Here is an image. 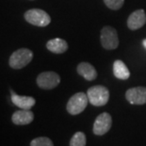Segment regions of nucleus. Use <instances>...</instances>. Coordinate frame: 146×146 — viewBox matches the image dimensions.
<instances>
[{
	"label": "nucleus",
	"instance_id": "12",
	"mask_svg": "<svg viewBox=\"0 0 146 146\" xmlns=\"http://www.w3.org/2000/svg\"><path fill=\"white\" fill-rule=\"evenodd\" d=\"M76 71L78 74L88 81H94L97 77V71L89 62H81L77 65Z\"/></svg>",
	"mask_w": 146,
	"mask_h": 146
},
{
	"label": "nucleus",
	"instance_id": "5",
	"mask_svg": "<svg viewBox=\"0 0 146 146\" xmlns=\"http://www.w3.org/2000/svg\"><path fill=\"white\" fill-rule=\"evenodd\" d=\"M101 44L107 50H113L119 45V39L116 29L112 27L106 26L101 30Z\"/></svg>",
	"mask_w": 146,
	"mask_h": 146
},
{
	"label": "nucleus",
	"instance_id": "6",
	"mask_svg": "<svg viewBox=\"0 0 146 146\" xmlns=\"http://www.w3.org/2000/svg\"><path fill=\"white\" fill-rule=\"evenodd\" d=\"M112 126V117L108 112L99 114L94 123L92 132L95 136H104Z\"/></svg>",
	"mask_w": 146,
	"mask_h": 146
},
{
	"label": "nucleus",
	"instance_id": "17",
	"mask_svg": "<svg viewBox=\"0 0 146 146\" xmlns=\"http://www.w3.org/2000/svg\"><path fill=\"white\" fill-rule=\"evenodd\" d=\"M104 3L108 9L113 11H117L120 10L123 6L125 0H104Z\"/></svg>",
	"mask_w": 146,
	"mask_h": 146
},
{
	"label": "nucleus",
	"instance_id": "1",
	"mask_svg": "<svg viewBox=\"0 0 146 146\" xmlns=\"http://www.w3.org/2000/svg\"><path fill=\"white\" fill-rule=\"evenodd\" d=\"M89 102L94 107H103L110 100V91L107 87L96 85L91 87L87 91Z\"/></svg>",
	"mask_w": 146,
	"mask_h": 146
},
{
	"label": "nucleus",
	"instance_id": "8",
	"mask_svg": "<svg viewBox=\"0 0 146 146\" xmlns=\"http://www.w3.org/2000/svg\"><path fill=\"white\" fill-rule=\"evenodd\" d=\"M125 99L131 105L146 104V87H134L125 92Z\"/></svg>",
	"mask_w": 146,
	"mask_h": 146
},
{
	"label": "nucleus",
	"instance_id": "9",
	"mask_svg": "<svg viewBox=\"0 0 146 146\" xmlns=\"http://www.w3.org/2000/svg\"><path fill=\"white\" fill-rule=\"evenodd\" d=\"M146 24V13L144 10H138L132 12L127 19V27L131 30L141 29Z\"/></svg>",
	"mask_w": 146,
	"mask_h": 146
},
{
	"label": "nucleus",
	"instance_id": "18",
	"mask_svg": "<svg viewBox=\"0 0 146 146\" xmlns=\"http://www.w3.org/2000/svg\"><path fill=\"white\" fill-rule=\"evenodd\" d=\"M142 44H143V46L146 48V39H144L143 41H142Z\"/></svg>",
	"mask_w": 146,
	"mask_h": 146
},
{
	"label": "nucleus",
	"instance_id": "4",
	"mask_svg": "<svg viewBox=\"0 0 146 146\" xmlns=\"http://www.w3.org/2000/svg\"><path fill=\"white\" fill-rule=\"evenodd\" d=\"M25 19L36 27H46L51 22V18L47 12L40 9L29 10L25 13Z\"/></svg>",
	"mask_w": 146,
	"mask_h": 146
},
{
	"label": "nucleus",
	"instance_id": "11",
	"mask_svg": "<svg viewBox=\"0 0 146 146\" xmlns=\"http://www.w3.org/2000/svg\"><path fill=\"white\" fill-rule=\"evenodd\" d=\"M11 102L21 110H31L36 103V100L31 96L18 95L13 91H11Z\"/></svg>",
	"mask_w": 146,
	"mask_h": 146
},
{
	"label": "nucleus",
	"instance_id": "3",
	"mask_svg": "<svg viewBox=\"0 0 146 146\" xmlns=\"http://www.w3.org/2000/svg\"><path fill=\"white\" fill-rule=\"evenodd\" d=\"M88 96L84 92H76L67 102L66 110L71 115L80 114L88 106Z\"/></svg>",
	"mask_w": 146,
	"mask_h": 146
},
{
	"label": "nucleus",
	"instance_id": "10",
	"mask_svg": "<svg viewBox=\"0 0 146 146\" xmlns=\"http://www.w3.org/2000/svg\"><path fill=\"white\" fill-rule=\"evenodd\" d=\"M34 113L30 110H20L12 114L11 121L16 125H27L32 123Z\"/></svg>",
	"mask_w": 146,
	"mask_h": 146
},
{
	"label": "nucleus",
	"instance_id": "13",
	"mask_svg": "<svg viewBox=\"0 0 146 146\" xmlns=\"http://www.w3.org/2000/svg\"><path fill=\"white\" fill-rule=\"evenodd\" d=\"M46 47L52 53H55V54H62V53H64L68 49V43L63 39L55 38L47 42Z\"/></svg>",
	"mask_w": 146,
	"mask_h": 146
},
{
	"label": "nucleus",
	"instance_id": "16",
	"mask_svg": "<svg viewBox=\"0 0 146 146\" xmlns=\"http://www.w3.org/2000/svg\"><path fill=\"white\" fill-rule=\"evenodd\" d=\"M30 146H54V143L47 137H38L30 141Z\"/></svg>",
	"mask_w": 146,
	"mask_h": 146
},
{
	"label": "nucleus",
	"instance_id": "15",
	"mask_svg": "<svg viewBox=\"0 0 146 146\" xmlns=\"http://www.w3.org/2000/svg\"><path fill=\"white\" fill-rule=\"evenodd\" d=\"M87 138L86 135L81 131H77L73 135L70 139V146H86Z\"/></svg>",
	"mask_w": 146,
	"mask_h": 146
},
{
	"label": "nucleus",
	"instance_id": "7",
	"mask_svg": "<svg viewBox=\"0 0 146 146\" xmlns=\"http://www.w3.org/2000/svg\"><path fill=\"white\" fill-rule=\"evenodd\" d=\"M60 83V76L55 72H43L37 77V85L42 90H52Z\"/></svg>",
	"mask_w": 146,
	"mask_h": 146
},
{
	"label": "nucleus",
	"instance_id": "2",
	"mask_svg": "<svg viewBox=\"0 0 146 146\" xmlns=\"http://www.w3.org/2000/svg\"><path fill=\"white\" fill-rule=\"evenodd\" d=\"M33 58V52L27 48H21L11 54L9 64L12 69H22L27 66Z\"/></svg>",
	"mask_w": 146,
	"mask_h": 146
},
{
	"label": "nucleus",
	"instance_id": "14",
	"mask_svg": "<svg viewBox=\"0 0 146 146\" xmlns=\"http://www.w3.org/2000/svg\"><path fill=\"white\" fill-rule=\"evenodd\" d=\"M113 74L118 79L126 80L130 77V72L123 61L117 60L113 63Z\"/></svg>",
	"mask_w": 146,
	"mask_h": 146
}]
</instances>
